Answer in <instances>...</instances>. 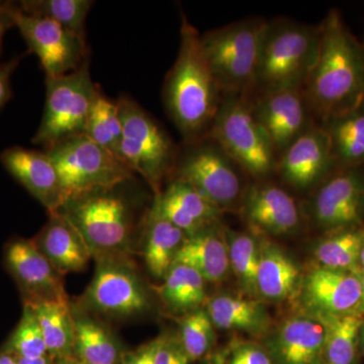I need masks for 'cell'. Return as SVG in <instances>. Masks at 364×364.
I'll return each mask as SVG.
<instances>
[{"label":"cell","mask_w":364,"mask_h":364,"mask_svg":"<svg viewBox=\"0 0 364 364\" xmlns=\"http://www.w3.org/2000/svg\"><path fill=\"white\" fill-rule=\"evenodd\" d=\"M361 279V299L359 304L358 313L364 317V275H360Z\"/></svg>","instance_id":"cell-46"},{"label":"cell","mask_w":364,"mask_h":364,"mask_svg":"<svg viewBox=\"0 0 364 364\" xmlns=\"http://www.w3.org/2000/svg\"><path fill=\"white\" fill-rule=\"evenodd\" d=\"M241 210L251 227L273 236L293 233L301 225V213L293 196L272 184L249 189Z\"/></svg>","instance_id":"cell-19"},{"label":"cell","mask_w":364,"mask_h":364,"mask_svg":"<svg viewBox=\"0 0 364 364\" xmlns=\"http://www.w3.org/2000/svg\"><path fill=\"white\" fill-rule=\"evenodd\" d=\"M123 121L119 157L134 172L140 174L156 195L165 176L176 164V149L168 135L135 100H117Z\"/></svg>","instance_id":"cell-9"},{"label":"cell","mask_w":364,"mask_h":364,"mask_svg":"<svg viewBox=\"0 0 364 364\" xmlns=\"http://www.w3.org/2000/svg\"><path fill=\"white\" fill-rule=\"evenodd\" d=\"M359 275H364V226L363 245H361L360 255H359Z\"/></svg>","instance_id":"cell-47"},{"label":"cell","mask_w":364,"mask_h":364,"mask_svg":"<svg viewBox=\"0 0 364 364\" xmlns=\"http://www.w3.org/2000/svg\"><path fill=\"white\" fill-rule=\"evenodd\" d=\"M191 143L176 164V179L191 184L220 210L231 207L242 193L236 163L210 136Z\"/></svg>","instance_id":"cell-10"},{"label":"cell","mask_w":364,"mask_h":364,"mask_svg":"<svg viewBox=\"0 0 364 364\" xmlns=\"http://www.w3.org/2000/svg\"><path fill=\"white\" fill-rule=\"evenodd\" d=\"M267 21L249 18L200 35L208 67L223 95H246L255 87Z\"/></svg>","instance_id":"cell-4"},{"label":"cell","mask_w":364,"mask_h":364,"mask_svg":"<svg viewBox=\"0 0 364 364\" xmlns=\"http://www.w3.org/2000/svg\"><path fill=\"white\" fill-rule=\"evenodd\" d=\"M320 26L318 57L304 93L311 112L324 124L364 105V45L337 9Z\"/></svg>","instance_id":"cell-1"},{"label":"cell","mask_w":364,"mask_h":364,"mask_svg":"<svg viewBox=\"0 0 364 364\" xmlns=\"http://www.w3.org/2000/svg\"><path fill=\"white\" fill-rule=\"evenodd\" d=\"M251 107L275 151L284 152L313 126L312 112L301 88L261 92Z\"/></svg>","instance_id":"cell-13"},{"label":"cell","mask_w":364,"mask_h":364,"mask_svg":"<svg viewBox=\"0 0 364 364\" xmlns=\"http://www.w3.org/2000/svg\"><path fill=\"white\" fill-rule=\"evenodd\" d=\"M224 364H273L267 351L259 345L240 343L232 349Z\"/></svg>","instance_id":"cell-38"},{"label":"cell","mask_w":364,"mask_h":364,"mask_svg":"<svg viewBox=\"0 0 364 364\" xmlns=\"http://www.w3.org/2000/svg\"><path fill=\"white\" fill-rule=\"evenodd\" d=\"M122 184L72 198L58 210L77 229L91 253L112 252L129 240L133 210L119 191Z\"/></svg>","instance_id":"cell-8"},{"label":"cell","mask_w":364,"mask_h":364,"mask_svg":"<svg viewBox=\"0 0 364 364\" xmlns=\"http://www.w3.org/2000/svg\"><path fill=\"white\" fill-rule=\"evenodd\" d=\"M50 215V221L33 242L57 272L82 270L92 254L87 244L65 215L59 212Z\"/></svg>","instance_id":"cell-22"},{"label":"cell","mask_w":364,"mask_h":364,"mask_svg":"<svg viewBox=\"0 0 364 364\" xmlns=\"http://www.w3.org/2000/svg\"><path fill=\"white\" fill-rule=\"evenodd\" d=\"M325 332L316 316L289 318L269 343L273 364H326Z\"/></svg>","instance_id":"cell-21"},{"label":"cell","mask_w":364,"mask_h":364,"mask_svg":"<svg viewBox=\"0 0 364 364\" xmlns=\"http://www.w3.org/2000/svg\"><path fill=\"white\" fill-rule=\"evenodd\" d=\"M277 165L282 178L298 189L322 183L339 167L329 136L321 124H313L291 143Z\"/></svg>","instance_id":"cell-14"},{"label":"cell","mask_w":364,"mask_h":364,"mask_svg":"<svg viewBox=\"0 0 364 364\" xmlns=\"http://www.w3.org/2000/svg\"><path fill=\"white\" fill-rule=\"evenodd\" d=\"M311 210L325 231L364 226V164L335 170L318 186Z\"/></svg>","instance_id":"cell-12"},{"label":"cell","mask_w":364,"mask_h":364,"mask_svg":"<svg viewBox=\"0 0 364 364\" xmlns=\"http://www.w3.org/2000/svg\"><path fill=\"white\" fill-rule=\"evenodd\" d=\"M186 235L152 208L146 219L145 257L151 274L164 279Z\"/></svg>","instance_id":"cell-28"},{"label":"cell","mask_w":364,"mask_h":364,"mask_svg":"<svg viewBox=\"0 0 364 364\" xmlns=\"http://www.w3.org/2000/svg\"><path fill=\"white\" fill-rule=\"evenodd\" d=\"M363 241V226L330 232L318 242L316 258L320 267L359 274V255Z\"/></svg>","instance_id":"cell-31"},{"label":"cell","mask_w":364,"mask_h":364,"mask_svg":"<svg viewBox=\"0 0 364 364\" xmlns=\"http://www.w3.org/2000/svg\"><path fill=\"white\" fill-rule=\"evenodd\" d=\"M164 102L176 128L188 142L205 138L223 95L200 45V35L182 14L181 46L164 85Z\"/></svg>","instance_id":"cell-2"},{"label":"cell","mask_w":364,"mask_h":364,"mask_svg":"<svg viewBox=\"0 0 364 364\" xmlns=\"http://www.w3.org/2000/svg\"><path fill=\"white\" fill-rule=\"evenodd\" d=\"M25 305L30 306L37 317L48 354L55 360L73 355L74 317L66 296Z\"/></svg>","instance_id":"cell-25"},{"label":"cell","mask_w":364,"mask_h":364,"mask_svg":"<svg viewBox=\"0 0 364 364\" xmlns=\"http://www.w3.org/2000/svg\"><path fill=\"white\" fill-rule=\"evenodd\" d=\"M299 274L296 263L279 246L267 241L260 244L258 294L270 301H284L296 291Z\"/></svg>","instance_id":"cell-24"},{"label":"cell","mask_w":364,"mask_h":364,"mask_svg":"<svg viewBox=\"0 0 364 364\" xmlns=\"http://www.w3.org/2000/svg\"><path fill=\"white\" fill-rule=\"evenodd\" d=\"M0 364H18V358L9 352L0 351Z\"/></svg>","instance_id":"cell-44"},{"label":"cell","mask_w":364,"mask_h":364,"mask_svg":"<svg viewBox=\"0 0 364 364\" xmlns=\"http://www.w3.org/2000/svg\"><path fill=\"white\" fill-rule=\"evenodd\" d=\"M56 364H86L79 360L76 356H68V358H59L56 360Z\"/></svg>","instance_id":"cell-45"},{"label":"cell","mask_w":364,"mask_h":364,"mask_svg":"<svg viewBox=\"0 0 364 364\" xmlns=\"http://www.w3.org/2000/svg\"><path fill=\"white\" fill-rule=\"evenodd\" d=\"M205 280L188 265H172L160 287L161 298L177 312H193L205 299Z\"/></svg>","instance_id":"cell-30"},{"label":"cell","mask_w":364,"mask_h":364,"mask_svg":"<svg viewBox=\"0 0 364 364\" xmlns=\"http://www.w3.org/2000/svg\"><path fill=\"white\" fill-rule=\"evenodd\" d=\"M158 339L144 345L135 352L127 354L123 359V364H154Z\"/></svg>","instance_id":"cell-41"},{"label":"cell","mask_w":364,"mask_h":364,"mask_svg":"<svg viewBox=\"0 0 364 364\" xmlns=\"http://www.w3.org/2000/svg\"><path fill=\"white\" fill-rule=\"evenodd\" d=\"M16 4L23 13L55 21L86 40V18L95 2L90 0H23Z\"/></svg>","instance_id":"cell-34"},{"label":"cell","mask_w":364,"mask_h":364,"mask_svg":"<svg viewBox=\"0 0 364 364\" xmlns=\"http://www.w3.org/2000/svg\"><path fill=\"white\" fill-rule=\"evenodd\" d=\"M304 299L315 314L358 313L361 299L360 275L318 265L304 282Z\"/></svg>","instance_id":"cell-18"},{"label":"cell","mask_w":364,"mask_h":364,"mask_svg":"<svg viewBox=\"0 0 364 364\" xmlns=\"http://www.w3.org/2000/svg\"><path fill=\"white\" fill-rule=\"evenodd\" d=\"M321 126L329 136L339 167L364 164V105Z\"/></svg>","instance_id":"cell-29"},{"label":"cell","mask_w":364,"mask_h":364,"mask_svg":"<svg viewBox=\"0 0 364 364\" xmlns=\"http://www.w3.org/2000/svg\"><path fill=\"white\" fill-rule=\"evenodd\" d=\"M97 88L91 79L90 59L77 70L46 77L44 112L33 143L46 150L67 139L85 135Z\"/></svg>","instance_id":"cell-7"},{"label":"cell","mask_w":364,"mask_h":364,"mask_svg":"<svg viewBox=\"0 0 364 364\" xmlns=\"http://www.w3.org/2000/svg\"><path fill=\"white\" fill-rule=\"evenodd\" d=\"M324 327L326 364H356L359 337L364 317L358 313L344 315L315 314Z\"/></svg>","instance_id":"cell-27"},{"label":"cell","mask_w":364,"mask_h":364,"mask_svg":"<svg viewBox=\"0 0 364 364\" xmlns=\"http://www.w3.org/2000/svg\"><path fill=\"white\" fill-rule=\"evenodd\" d=\"M214 327L203 309H196L182 318L179 342L189 360L200 359L210 350L215 338Z\"/></svg>","instance_id":"cell-37"},{"label":"cell","mask_w":364,"mask_h":364,"mask_svg":"<svg viewBox=\"0 0 364 364\" xmlns=\"http://www.w3.org/2000/svg\"><path fill=\"white\" fill-rule=\"evenodd\" d=\"M21 58L23 57H16L0 65V111L6 107L13 95L11 78L14 70L18 68Z\"/></svg>","instance_id":"cell-40"},{"label":"cell","mask_w":364,"mask_h":364,"mask_svg":"<svg viewBox=\"0 0 364 364\" xmlns=\"http://www.w3.org/2000/svg\"><path fill=\"white\" fill-rule=\"evenodd\" d=\"M88 305L114 316H131L148 306V298L136 273L117 261H100L86 294Z\"/></svg>","instance_id":"cell-15"},{"label":"cell","mask_w":364,"mask_h":364,"mask_svg":"<svg viewBox=\"0 0 364 364\" xmlns=\"http://www.w3.org/2000/svg\"><path fill=\"white\" fill-rule=\"evenodd\" d=\"M44 151L58 171L63 205L72 198L114 188L134 176L121 158L86 135L67 139Z\"/></svg>","instance_id":"cell-5"},{"label":"cell","mask_w":364,"mask_h":364,"mask_svg":"<svg viewBox=\"0 0 364 364\" xmlns=\"http://www.w3.org/2000/svg\"><path fill=\"white\" fill-rule=\"evenodd\" d=\"M321 26L291 21H267L256 75L261 92L301 88L317 60Z\"/></svg>","instance_id":"cell-3"},{"label":"cell","mask_w":364,"mask_h":364,"mask_svg":"<svg viewBox=\"0 0 364 364\" xmlns=\"http://www.w3.org/2000/svg\"><path fill=\"white\" fill-rule=\"evenodd\" d=\"M0 162L50 215L62 208L63 196L58 171L46 151L14 146L0 154Z\"/></svg>","instance_id":"cell-17"},{"label":"cell","mask_w":364,"mask_h":364,"mask_svg":"<svg viewBox=\"0 0 364 364\" xmlns=\"http://www.w3.org/2000/svg\"><path fill=\"white\" fill-rule=\"evenodd\" d=\"M4 261L23 296V304L66 296L51 262L33 240L14 239L6 245Z\"/></svg>","instance_id":"cell-16"},{"label":"cell","mask_w":364,"mask_h":364,"mask_svg":"<svg viewBox=\"0 0 364 364\" xmlns=\"http://www.w3.org/2000/svg\"><path fill=\"white\" fill-rule=\"evenodd\" d=\"M18 364H56V360L51 355L42 356L37 358H18Z\"/></svg>","instance_id":"cell-43"},{"label":"cell","mask_w":364,"mask_h":364,"mask_svg":"<svg viewBox=\"0 0 364 364\" xmlns=\"http://www.w3.org/2000/svg\"><path fill=\"white\" fill-rule=\"evenodd\" d=\"M207 312L215 327L260 335L269 327V315L259 301L254 299L218 296L210 299Z\"/></svg>","instance_id":"cell-26"},{"label":"cell","mask_w":364,"mask_h":364,"mask_svg":"<svg viewBox=\"0 0 364 364\" xmlns=\"http://www.w3.org/2000/svg\"><path fill=\"white\" fill-rule=\"evenodd\" d=\"M230 267L239 284L248 294H257V272L259 265V244L251 235L229 232L226 235Z\"/></svg>","instance_id":"cell-35"},{"label":"cell","mask_w":364,"mask_h":364,"mask_svg":"<svg viewBox=\"0 0 364 364\" xmlns=\"http://www.w3.org/2000/svg\"><path fill=\"white\" fill-rule=\"evenodd\" d=\"M189 361L181 342L169 338L158 339L154 364H188Z\"/></svg>","instance_id":"cell-39"},{"label":"cell","mask_w":364,"mask_h":364,"mask_svg":"<svg viewBox=\"0 0 364 364\" xmlns=\"http://www.w3.org/2000/svg\"><path fill=\"white\" fill-rule=\"evenodd\" d=\"M176 263L193 268L205 282H222L231 267L226 238L215 225L186 236L177 251Z\"/></svg>","instance_id":"cell-23"},{"label":"cell","mask_w":364,"mask_h":364,"mask_svg":"<svg viewBox=\"0 0 364 364\" xmlns=\"http://www.w3.org/2000/svg\"><path fill=\"white\" fill-rule=\"evenodd\" d=\"M2 350L21 358H37L47 355V346L42 330L30 306H23L20 323Z\"/></svg>","instance_id":"cell-36"},{"label":"cell","mask_w":364,"mask_h":364,"mask_svg":"<svg viewBox=\"0 0 364 364\" xmlns=\"http://www.w3.org/2000/svg\"><path fill=\"white\" fill-rule=\"evenodd\" d=\"M14 25L37 55L46 77H58L77 70L88 59L86 40L55 21L23 13L16 2L7 1Z\"/></svg>","instance_id":"cell-11"},{"label":"cell","mask_w":364,"mask_h":364,"mask_svg":"<svg viewBox=\"0 0 364 364\" xmlns=\"http://www.w3.org/2000/svg\"><path fill=\"white\" fill-rule=\"evenodd\" d=\"M208 134L228 156L251 176H267L277 165V151L245 95L223 97Z\"/></svg>","instance_id":"cell-6"},{"label":"cell","mask_w":364,"mask_h":364,"mask_svg":"<svg viewBox=\"0 0 364 364\" xmlns=\"http://www.w3.org/2000/svg\"><path fill=\"white\" fill-rule=\"evenodd\" d=\"M13 28H16V25L7 6V1L0 2V53H1L4 36L7 31Z\"/></svg>","instance_id":"cell-42"},{"label":"cell","mask_w":364,"mask_h":364,"mask_svg":"<svg viewBox=\"0 0 364 364\" xmlns=\"http://www.w3.org/2000/svg\"><path fill=\"white\" fill-rule=\"evenodd\" d=\"M151 208L186 236L215 225L223 213L191 184L179 179L155 196Z\"/></svg>","instance_id":"cell-20"},{"label":"cell","mask_w":364,"mask_h":364,"mask_svg":"<svg viewBox=\"0 0 364 364\" xmlns=\"http://www.w3.org/2000/svg\"><path fill=\"white\" fill-rule=\"evenodd\" d=\"M122 134L123 121L119 104L105 97L97 88L86 123L85 135L119 157Z\"/></svg>","instance_id":"cell-33"},{"label":"cell","mask_w":364,"mask_h":364,"mask_svg":"<svg viewBox=\"0 0 364 364\" xmlns=\"http://www.w3.org/2000/svg\"><path fill=\"white\" fill-rule=\"evenodd\" d=\"M359 348L364 355V323L360 330V337H359Z\"/></svg>","instance_id":"cell-48"},{"label":"cell","mask_w":364,"mask_h":364,"mask_svg":"<svg viewBox=\"0 0 364 364\" xmlns=\"http://www.w3.org/2000/svg\"><path fill=\"white\" fill-rule=\"evenodd\" d=\"M74 353L86 364H116L119 358L112 335L88 318H74Z\"/></svg>","instance_id":"cell-32"}]
</instances>
